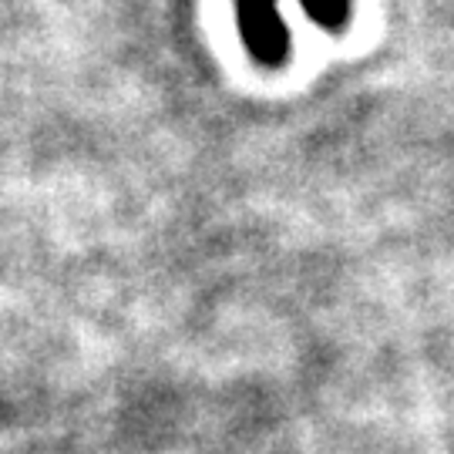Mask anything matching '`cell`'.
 I'll list each match as a JSON object with an SVG mask.
<instances>
[{"label": "cell", "mask_w": 454, "mask_h": 454, "mask_svg": "<svg viewBox=\"0 0 454 454\" xmlns=\"http://www.w3.org/2000/svg\"><path fill=\"white\" fill-rule=\"evenodd\" d=\"M239 34L256 61L283 65L290 37L279 14V0H239Z\"/></svg>", "instance_id": "cell-1"}]
</instances>
